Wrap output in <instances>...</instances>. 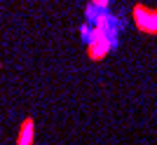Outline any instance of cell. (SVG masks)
Listing matches in <instances>:
<instances>
[{"mask_svg": "<svg viewBox=\"0 0 157 145\" xmlns=\"http://www.w3.org/2000/svg\"><path fill=\"white\" fill-rule=\"evenodd\" d=\"M17 145H35V119L24 117L17 133Z\"/></svg>", "mask_w": 157, "mask_h": 145, "instance_id": "3", "label": "cell"}, {"mask_svg": "<svg viewBox=\"0 0 157 145\" xmlns=\"http://www.w3.org/2000/svg\"><path fill=\"white\" fill-rule=\"evenodd\" d=\"M85 21L89 24L87 35V59L89 61H103L108 54H113L120 47V33L124 28V19L113 12H101L87 5L85 7Z\"/></svg>", "mask_w": 157, "mask_h": 145, "instance_id": "1", "label": "cell"}, {"mask_svg": "<svg viewBox=\"0 0 157 145\" xmlns=\"http://www.w3.org/2000/svg\"><path fill=\"white\" fill-rule=\"evenodd\" d=\"M131 19L138 33L143 35H157V7H148L143 2H136L131 7Z\"/></svg>", "mask_w": 157, "mask_h": 145, "instance_id": "2", "label": "cell"}, {"mask_svg": "<svg viewBox=\"0 0 157 145\" xmlns=\"http://www.w3.org/2000/svg\"><path fill=\"white\" fill-rule=\"evenodd\" d=\"M0 70H2V63H0Z\"/></svg>", "mask_w": 157, "mask_h": 145, "instance_id": "5", "label": "cell"}, {"mask_svg": "<svg viewBox=\"0 0 157 145\" xmlns=\"http://www.w3.org/2000/svg\"><path fill=\"white\" fill-rule=\"evenodd\" d=\"M113 2H115V0H89L87 5L94 7V9H101V12H110Z\"/></svg>", "mask_w": 157, "mask_h": 145, "instance_id": "4", "label": "cell"}]
</instances>
